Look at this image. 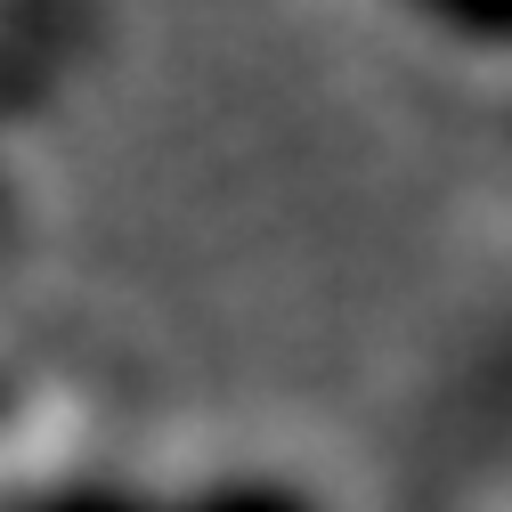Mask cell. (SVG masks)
I'll return each instance as SVG.
<instances>
[{
  "label": "cell",
  "instance_id": "obj_1",
  "mask_svg": "<svg viewBox=\"0 0 512 512\" xmlns=\"http://www.w3.org/2000/svg\"><path fill=\"white\" fill-rule=\"evenodd\" d=\"M0 512H196L187 480H131V472H49L0 496Z\"/></svg>",
  "mask_w": 512,
  "mask_h": 512
},
{
  "label": "cell",
  "instance_id": "obj_2",
  "mask_svg": "<svg viewBox=\"0 0 512 512\" xmlns=\"http://www.w3.org/2000/svg\"><path fill=\"white\" fill-rule=\"evenodd\" d=\"M399 9L472 57H512V0H399Z\"/></svg>",
  "mask_w": 512,
  "mask_h": 512
}]
</instances>
